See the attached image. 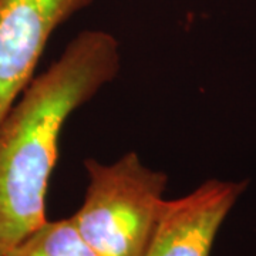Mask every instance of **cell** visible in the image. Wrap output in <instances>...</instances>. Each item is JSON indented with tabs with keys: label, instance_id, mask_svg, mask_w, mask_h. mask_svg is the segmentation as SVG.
<instances>
[{
	"label": "cell",
	"instance_id": "1",
	"mask_svg": "<svg viewBox=\"0 0 256 256\" xmlns=\"http://www.w3.org/2000/svg\"><path fill=\"white\" fill-rule=\"evenodd\" d=\"M120 64L112 34L82 32L0 121V256L47 220V186L64 124L117 77Z\"/></svg>",
	"mask_w": 256,
	"mask_h": 256
},
{
	"label": "cell",
	"instance_id": "2",
	"mask_svg": "<svg viewBox=\"0 0 256 256\" xmlns=\"http://www.w3.org/2000/svg\"><path fill=\"white\" fill-rule=\"evenodd\" d=\"M88 185L72 216L82 240L96 256H142L161 214L168 184L127 152L112 164L86 160Z\"/></svg>",
	"mask_w": 256,
	"mask_h": 256
},
{
	"label": "cell",
	"instance_id": "3",
	"mask_svg": "<svg viewBox=\"0 0 256 256\" xmlns=\"http://www.w3.org/2000/svg\"><path fill=\"white\" fill-rule=\"evenodd\" d=\"M92 0H0V121L33 80L58 26Z\"/></svg>",
	"mask_w": 256,
	"mask_h": 256
},
{
	"label": "cell",
	"instance_id": "4",
	"mask_svg": "<svg viewBox=\"0 0 256 256\" xmlns=\"http://www.w3.org/2000/svg\"><path fill=\"white\" fill-rule=\"evenodd\" d=\"M246 181L210 180L178 200H165L142 256H210Z\"/></svg>",
	"mask_w": 256,
	"mask_h": 256
},
{
	"label": "cell",
	"instance_id": "5",
	"mask_svg": "<svg viewBox=\"0 0 256 256\" xmlns=\"http://www.w3.org/2000/svg\"><path fill=\"white\" fill-rule=\"evenodd\" d=\"M6 256H96L82 240L72 218L48 220Z\"/></svg>",
	"mask_w": 256,
	"mask_h": 256
}]
</instances>
